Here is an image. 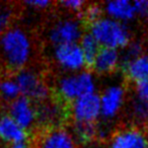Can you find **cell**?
Instances as JSON below:
<instances>
[{
    "mask_svg": "<svg viewBox=\"0 0 148 148\" xmlns=\"http://www.w3.org/2000/svg\"><path fill=\"white\" fill-rule=\"evenodd\" d=\"M33 54L29 35L21 27H9L0 36V59L11 70L23 69Z\"/></svg>",
    "mask_w": 148,
    "mask_h": 148,
    "instance_id": "cell-1",
    "label": "cell"
},
{
    "mask_svg": "<svg viewBox=\"0 0 148 148\" xmlns=\"http://www.w3.org/2000/svg\"><path fill=\"white\" fill-rule=\"evenodd\" d=\"M89 34L97 40L101 48L120 50L126 48L130 43L131 34L125 23L103 16L90 23Z\"/></svg>",
    "mask_w": 148,
    "mask_h": 148,
    "instance_id": "cell-2",
    "label": "cell"
},
{
    "mask_svg": "<svg viewBox=\"0 0 148 148\" xmlns=\"http://www.w3.org/2000/svg\"><path fill=\"white\" fill-rule=\"evenodd\" d=\"M97 80L90 72L82 71L68 73L62 76L56 83V92L64 101H71L95 93Z\"/></svg>",
    "mask_w": 148,
    "mask_h": 148,
    "instance_id": "cell-3",
    "label": "cell"
},
{
    "mask_svg": "<svg viewBox=\"0 0 148 148\" xmlns=\"http://www.w3.org/2000/svg\"><path fill=\"white\" fill-rule=\"evenodd\" d=\"M14 79L18 85L21 97L38 103H44L49 97V87L35 70L23 68L17 71Z\"/></svg>",
    "mask_w": 148,
    "mask_h": 148,
    "instance_id": "cell-4",
    "label": "cell"
},
{
    "mask_svg": "<svg viewBox=\"0 0 148 148\" xmlns=\"http://www.w3.org/2000/svg\"><path fill=\"white\" fill-rule=\"evenodd\" d=\"M69 114L74 123L95 124L101 117L99 95L95 92L74 101L70 107Z\"/></svg>",
    "mask_w": 148,
    "mask_h": 148,
    "instance_id": "cell-5",
    "label": "cell"
},
{
    "mask_svg": "<svg viewBox=\"0 0 148 148\" xmlns=\"http://www.w3.org/2000/svg\"><path fill=\"white\" fill-rule=\"evenodd\" d=\"M82 35V25L78 19L62 18L51 27L49 39L55 46L69 45L78 44Z\"/></svg>",
    "mask_w": 148,
    "mask_h": 148,
    "instance_id": "cell-6",
    "label": "cell"
},
{
    "mask_svg": "<svg viewBox=\"0 0 148 148\" xmlns=\"http://www.w3.org/2000/svg\"><path fill=\"white\" fill-rule=\"evenodd\" d=\"M54 60L61 69L69 73L82 71L87 64L78 44L56 46Z\"/></svg>",
    "mask_w": 148,
    "mask_h": 148,
    "instance_id": "cell-7",
    "label": "cell"
},
{
    "mask_svg": "<svg viewBox=\"0 0 148 148\" xmlns=\"http://www.w3.org/2000/svg\"><path fill=\"white\" fill-rule=\"evenodd\" d=\"M126 99L125 88L121 84L109 85L99 95L101 117L112 120L119 115Z\"/></svg>",
    "mask_w": 148,
    "mask_h": 148,
    "instance_id": "cell-8",
    "label": "cell"
},
{
    "mask_svg": "<svg viewBox=\"0 0 148 148\" xmlns=\"http://www.w3.org/2000/svg\"><path fill=\"white\" fill-rule=\"evenodd\" d=\"M8 115L25 130H29L38 123L37 108L34 101L23 97H18L16 99L9 103Z\"/></svg>",
    "mask_w": 148,
    "mask_h": 148,
    "instance_id": "cell-9",
    "label": "cell"
},
{
    "mask_svg": "<svg viewBox=\"0 0 148 148\" xmlns=\"http://www.w3.org/2000/svg\"><path fill=\"white\" fill-rule=\"evenodd\" d=\"M110 148H148V141L145 132L136 127H127L112 136Z\"/></svg>",
    "mask_w": 148,
    "mask_h": 148,
    "instance_id": "cell-10",
    "label": "cell"
},
{
    "mask_svg": "<svg viewBox=\"0 0 148 148\" xmlns=\"http://www.w3.org/2000/svg\"><path fill=\"white\" fill-rule=\"evenodd\" d=\"M38 148H77V141L71 131L56 127L42 134L38 141Z\"/></svg>",
    "mask_w": 148,
    "mask_h": 148,
    "instance_id": "cell-11",
    "label": "cell"
},
{
    "mask_svg": "<svg viewBox=\"0 0 148 148\" xmlns=\"http://www.w3.org/2000/svg\"><path fill=\"white\" fill-rule=\"evenodd\" d=\"M65 117V110L60 103L46 101L41 103V106L37 109L38 123L49 129L60 127Z\"/></svg>",
    "mask_w": 148,
    "mask_h": 148,
    "instance_id": "cell-12",
    "label": "cell"
},
{
    "mask_svg": "<svg viewBox=\"0 0 148 148\" xmlns=\"http://www.w3.org/2000/svg\"><path fill=\"white\" fill-rule=\"evenodd\" d=\"M92 67L99 74H109L116 71L122 65V57L119 50L101 48L92 61Z\"/></svg>",
    "mask_w": 148,
    "mask_h": 148,
    "instance_id": "cell-13",
    "label": "cell"
},
{
    "mask_svg": "<svg viewBox=\"0 0 148 148\" xmlns=\"http://www.w3.org/2000/svg\"><path fill=\"white\" fill-rule=\"evenodd\" d=\"M0 139L9 146L29 139L27 131L18 125L9 115L0 116Z\"/></svg>",
    "mask_w": 148,
    "mask_h": 148,
    "instance_id": "cell-14",
    "label": "cell"
},
{
    "mask_svg": "<svg viewBox=\"0 0 148 148\" xmlns=\"http://www.w3.org/2000/svg\"><path fill=\"white\" fill-rule=\"evenodd\" d=\"M106 16L125 23L132 21L136 16L134 4L129 0H114L109 1L103 7Z\"/></svg>",
    "mask_w": 148,
    "mask_h": 148,
    "instance_id": "cell-15",
    "label": "cell"
},
{
    "mask_svg": "<svg viewBox=\"0 0 148 148\" xmlns=\"http://www.w3.org/2000/svg\"><path fill=\"white\" fill-rule=\"evenodd\" d=\"M123 66L127 77L136 84L148 81V53H142Z\"/></svg>",
    "mask_w": 148,
    "mask_h": 148,
    "instance_id": "cell-16",
    "label": "cell"
},
{
    "mask_svg": "<svg viewBox=\"0 0 148 148\" xmlns=\"http://www.w3.org/2000/svg\"><path fill=\"white\" fill-rule=\"evenodd\" d=\"M78 45L82 51L83 55H84V58L86 59L87 63H92L95 58L97 57V53L101 50V46L97 42V40L89 33L83 34L81 39L79 40Z\"/></svg>",
    "mask_w": 148,
    "mask_h": 148,
    "instance_id": "cell-17",
    "label": "cell"
},
{
    "mask_svg": "<svg viewBox=\"0 0 148 148\" xmlns=\"http://www.w3.org/2000/svg\"><path fill=\"white\" fill-rule=\"evenodd\" d=\"M21 97L18 85L14 77H2L0 78V99L11 103Z\"/></svg>",
    "mask_w": 148,
    "mask_h": 148,
    "instance_id": "cell-18",
    "label": "cell"
},
{
    "mask_svg": "<svg viewBox=\"0 0 148 148\" xmlns=\"http://www.w3.org/2000/svg\"><path fill=\"white\" fill-rule=\"evenodd\" d=\"M97 126L95 124H79L74 123L72 134L77 142L89 143L97 137Z\"/></svg>",
    "mask_w": 148,
    "mask_h": 148,
    "instance_id": "cell-19",
    "label": "cell"
},
{
    "mask_svg": "<svg viewBox=\"0 0 148 148\" xmlns=\"http://www.w3.org/2000/svg\"><path fill=\"white\" fill-rule=\"evenodd\" d=\"M142 53H143V49H142V46L139 42H130L129 45L126 48H124L123 53H121L122 65L131 61L134 58L138 57Z\"/></svg>",
    "mask_w": 148,
    "mask_h": 148,
    "instance_id": "cell-20",
    "label": "cell"
},
{
    "mask_svg": "<svg viewBox=\"0 0 148 148\" xmlns=\"http://www.w3.org/2000/svg\"><path fill=\"white\" fill-rule=\"evenodd\" d=\"M131 114L138 122H145L148 120V106L135 99L131 107Z\"/></svg>",
    "mask_w": 148,
    "mask_h": 148,
    "instance_id": "cell-21",
    "label": "cell"
},
{
    "mask_svg": "<svg viewBox=\"0 0 148 148\" xmlns=\"http://www.w3.org/2000/svg\"><path fill=\"white\" fill-rule=\"evenodd\" d=\"M12 18V10L9 6L0 3V36L6 29H9V25Z\"/></svg>",
    "mask_w": 148,
    "mask_h": 148,
    "instance_id": "cell-22",
    "label": "cell"
},
{
    "mask_svg": "<svg viewBox=\"0 0 148 148\" xmlns=\"http://www.w3.org/2000/svg\"><path fill=\"white\" fill-rule=\"evenodd\" d=\"M103 9L97 4H90L86 5L85 8L83 9L82 13L84 15V18L88 21L89 23H92L103 17Z\"/></svg>",
    "mask_w": 148,
    "mask_h": 148,
    "instance_id": "cell-23",
    "label": "cell"
},
{
    "mask_svg": "<svg viewBox=\"0 0 148 148\" xmlns=\"http://www.w3.org/2000/svg\"><path fill=\"white\" fill-rule=\"evenodd\" d=\"M62 6L71 12H82L86 6V2L82 0H65L62 1Z\"/></svg>",
    "mask_w": 148,
    "mask_h": 148,
    "instance_id": "cell-24",
    "label": "cell"
},
{
    "mask_svg": "<svg viewBox=\"0 0 148 148\" xmlns=\"http://www.w3.org/2000/svg\"><path fill=\"white\" fill-rule=\"evenodd\" d=\"M136 99L148 106V81H143L136 84Z\"/></svg>",
    "mask_w": 148,
    "mask_h": 148,
    "instance_id": "cell-25",
    "label": "cell"
},
{
    "mask_svg": "<svg viewBox=\"0 0 148 148\" xmlns=\"http://www.w3.org/2000/svg\"><path fill=\"white\" fill-rule=\"evenodd\" d=\"M135 14L142 18L148 17V0H138L133 2Z\"/></svg>",
    "mask_w": 148,
    "mask_h": 148,
    "instance_id": "cell-26",
    "label": "cell"
},
{
    "mask_svg": "<svg viewBox=\"0 0 148 148\" xmlns=\"http://www.w3.org/2000/svg\"><path fill=\"white\" fill-rule=\"evenodd\" d=\"M25 3L29 8L36 9V10H44V9H47L48 7L52 4V2L49 1V0H31V1H25Z\"/></svg>",
    "mask_w": 148,
    "mask_h": 148,
    "instance_id": "cell-27",
    "label": "cell"
},
{
    "mask_svg": "<svg viewBox=\"0 0 148 148\" xmlns=\"http://www.w3.org/2000/svg\"><path fill=\"white\" fill-rule=\"evenodd\" d=\"M10 148H32V144H31V140L25 139L23 140V141H19L17 143H14L12 145L9 146Z\"/></svg>",
    "mask_w": 148,
    "mask_h": 148,
    "instance_id": "cell-28",
    "label": "cell"
},
{
    "mask_svg": "<svg viewBox=\"0 0 148 148\" xmlns=\"http://www.w3.org/2000/svg\"><path fill=\"white\" fill-rule=\"evenodd\" d=\"M84 148H99V147H97V146H95V145H91V144H87Z\"/></svg>",
    "mask_w": 148,
    "mask_h": 148,
    "instance_id": "cell-29",
    "label": "cell"
},
{
    "mask_svg": "<svg viewBox=\"0 0 148 148\" xmlns=\"http://www.w3.org/2000/svg\"><path fill=\"white\" fill-rule=\"evenodd\" d=\"M145 135H146V138H147V141H148V127H147V130L145 132Z\"/></svg>",
    "mask_w": 148,
    "mask_h": 148,
    "instance_id": "cell-30",
    "label": "cell"
},
{
    "mask_svg": "<svg viewBox=\"0 0 148 148\" xmlns=\"http://www.w3.org/2000/svg\"><path fill=\"white\" fill-rule=\"evenodd\" d=\"M1 142L2 141H1V139H0V147H1Z\"/></svg>",
    "mask_w": 148,
    "mask_h": 148,
    "instance_id": "cell-31",
    "label": "cell"
}]
</instances>
